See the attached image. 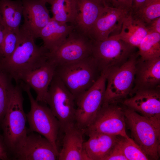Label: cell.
I'll list each match as a JSON object with an SVG mask.
<instances>
[{"instance_id":"6da1fadb","label":"cell","mask_w":160,"mask_h":160,"mask_svg":"<svg viewBox=\"0 0 160 160\" xmlns=\"http://www.w3.org/2000/svg\"><path fill=\"white\" fill-rule=\"evenodd\" d=\"M17 47L9 57L0 61V69L18 83L26 73L39 68L47 60L49 52L43 46L35 43L33 33L23 25L18 34Z\"/></svg>"},{"instance_id":"7a4b0ae2","label":"cell","mask_w":160,"mask_h":160,"mask_svg":"<svg viewBox=\"0 0 160 160\" xmlns=\"http://www.w3.org/2000/svg\"><path fill=\"white\" fill-rule=\"evenodd\" d=\"M101 72L91 55L77 61L57 65L55 73L76 100L94 84Z\"/></svg>"},{"instance_id":"3957f363","label":"cell","mask_w":160,"mask_h":160,"mask_svg":"<svg viewBox=\"0 0 160 160\" xmlns=\"http://www.w3.org/2000/svg\"><path fill=\"white\" fill-rule=\"evenodd\" d=\"M21 88L17 84L10 94L7 110L1 127L9 153H12L26 136V115L23 108Z\"/></svg>"},{"instance_id":"277c9868","label":"cell","mask_w":160,"mask_h":160,"mask_svg":"<svg viewBox=\"0 0 160 160\" xmlns=\"http://www.w3.org/2000/svg\"><path fill=\"white\" fill-rule=\"evenodd\" d=\"M124 110L126 123L131 131L133 140L150 160L158 159L160 127L131 108L126 107Z\"/></svg>"},{"instance_id":"5b68a950","label":"cell","mask_w":160,"mask_h":160,"mask_svg":"<svg viewBox=\"0 0 160 160\" xmlns=\"http://www.w3.org/2000/svg\"><path fill=\"white\" fill-rule=\"evenodd\" d=\"M139 56L138 52H135L123 64L110 70L103 104L122 101L131 94Z\"/></svg>"},{"instance_id":"8992f818","label":"cell","mask_w":160,"mask_h":160,"mask_svg":"<svg viewBox=\"0 0 160 160\" xmlns=\"http://www.w3.org/2000/svg\"><path fill=\"white\" fill-rule=\"evenodd\" d=\"M20 85L27 93L31 104L30 110L26 114L29 126L28 131L42 135L59 152L57 141L61 129L59 122L49 108L39 104L34 98L28 86L23 83Z\"/></svg>"},{"instance_id":"52a82bcc","label":"cell","mask_w":160,"mask_h":160,"mask_svg":"<svg viewBox=\"0 0 160 160\" xmlns=\"http://www.w3.org/2000/svg\"><path fill=\"white\" fill-rule=\"evenodd\" d=\"M111 69L103 71L94 84L76 100L75 124L84 131L92 124L102 106L107 77Z\"/></svg>"},{"instance_id":"ba28073f","label":"cell","mask_w":160,"mask_h":160,"mask_svg":"<svg viewBox=\"0 0 160 160\" xmlns=\"http://www.w3.org/2000/svg\"><path fill=\"white\" fill-rule=\"evenodd\" d=\"M63 131L75 124V98L55 73L46 99Z\"/></svg>"},{"instance_id":"9c48e42d","label":"cell","mask_w":160,"mask_h":160,"mask_svg":"<svg viewBox=\"0 0 160 160\" xmlns=\"http://www.w3.org/2000/svg\"><path fill=\"white\" fill-rule=\"evenodd\" d=\"M135 48L115 35L103 41H93L92 55L102 72L123 64L135 52Z\"/></svg>"},{"instance_id":"30bf717a","label":"cell","mask_w":160,"mask_h":160,"mask_svg":"<svg viewBox=\"0 0 160 160\" xmlns=\"http://www.w3.org/2000/svg\"><path fill=\"white\" fill-rule=\"evenodd\" d=\"M93 41L74 29L57 49L47 54V60L55 66L73 62L92 55Z\"/></svg>"},{"instance_id":"8fae6325","label":"cell","mask_w":160,"mask_h":160,"mask_svg":"<svg viewBox=\"0 0 160 160\" xmlns=\"http://www.w3.org/2000/svg\"><path fill=\"white\" fill-rule=\"evenodd\" d=\"M126 125L124 108L118 105L117 102L103 104L93 121L84 132L85 134L95 132L129 139Z\"/></svg>"},{"instance_id":"7c38bea8","label":"cell","mask_w":160,"mask_h":160,"mask_svg":"<svg viewBox=\"0 0 160 160\" xmlns=\"http://www.w3.org/2000/svg\"><path fill=\"white\" fill-rule=\"evenodd\" d=\"M12 153L17 160H55L58 159L59 152L45 137L28 131Z\"/></svg>"},{"instance_id":"4fadbf2b","label":"cell","mask_w":160,"mask_h":160,"mask_svg":"<svg viewBox=\"0 0 160 160\" xmlns=\"http://www.w3.org/2000/svg\"><path fill=\"white\" fill-rule=\"evenodd\" d=\"M159 87L138 90L129 98L122 101L126 107L131 108L160 127Z\"/></svg>"},{"instance_id":"5bb4252c","label":"cell","mask_w":160,"mask_h":160,"mask_svg":"<svg viewBox=\"0 0 160 160\" xmlns=\"http://www.w3.org/2000/svg\"><path fill=\"white\" fill-rule=\"evenodd\" d=\"M130 11L105 6L90 31L89 38L93 41H102L116 31L119 33L124 19Z\"/></svg>"},{"instance_id":"9a60e30c","label":"cell","mask_w":160,"mask_h":160,"mask_svg":"<svg viewBox=\"0 0 160 160\" xmlns=\"http://www.w3.org/2000/svg\"><path fill=\"white\" fill-rule=\"evenodd\" d=\"M55 65L47 60L39 68L26 73L20 82L35 91L37 102L46 103L49 87L55 75Z\"/></svg>"},{"instance_id":"2e32d148","label":"cell","mask_w":160,"mask_h":160,"mask_svg":"<svg viewBox=\"0 0 160 160\" xmlns=\"http://www.w3.org/2000/svg\"><path fill=\"white\" fill-rule=\"evenodd\" d=\"M23 6V25L31 32L36 38L41 30L50 20L46 3L41 0H21Z\"/></svg>"},{"instance_id":"e0dca14e","label":"cell","mask_w":160,"mask_h":160,"mask_svg":"<svg viewBox=\"0 0 160 160\" xmlns=\"http://www.w3.org/2000/svg\"><path fill=\"white\" fill-rule=\"evenodd\" d=\"M160 57L147 60L138 58L134 83L131 95L140 89L159 87Z\"/></svg>"},{"instance_id":"ac0fdd59","label":"cell","mask_w":160,"mask_h":160,"mask_svg":"<svg viewBox=\"0 0 160 160\" xmlns=\"http://www.w3.org/2000/svg\"><path fill=\"white\" fill-rule=\"evenodd\" d=\"M63 131L64 135L62 148L59 151L58 159L88 160L84 148V131L75 124Z\"/></svg>"},{"instance_id":"d6986e66","label":"cell","mask_w":160,"mask_h":160,"mask_svg":"<svg viewBox=\"0 0 160 160\" xmlns=\"http://www.w3.org/2000/svg\"><path fill=\"white\" fill-rule=\"evenodd\" d=\"M74 1L77 10L74 29L89 37L91 28L103 11L105 6L93 0Z\"/></svg>"},{"instance_id":"ffe728a7","label":"cell","mask_w":160,"mask_h":160,"mask_svg":"<svg viewBox=\"0 0 160 160\" xmlns=\"http://www.w3.org/2000/svg\"><path fill=\"white\" fill-rule=\"evenodd\" d=\"M85 134L89 138L84 148L88 160H103L121 136L91 132Z\"/></svg>"},{"instance_id":"44dd1931","label":"cell","mask_w":160,"mask_h":160,"mask_svg":"<svg viewBox=\"0 0 160 160\" xmlns=\"http://www.w3.org/2000/svg\"><path fill=\"white\" fill-rule=\"evenodd\" d=\"M74 28L73 25L60 23L51 18L50 20L41 30L39 37L42 39L43 46L49 52H52L65 41Z\"/></svg>"},{"instance_id":"7402d4cb","label":"cell","mask_w":160,"mask_h":160,"mask_svg":"<svg viewBox=\"0 0 160 160\" xmlns=\"http://www.w3.org/2000/svg\"><path fill=\"white\" fill-rule=\"evenodd\" d=\"M149 31L145 24L136 17L132 10L126 15L117 36L129 45L138 47Z\"/></svg>"},{"instance_id":"603a6c76","label":"cell","mask_w":160,"mask_h":160,"mask_svg":"<svg viewBox=\"0 0 160 160\" xmlns=\"http://www.w3.org/2000/svg\"><path fill=\"white\" fill-rule=\"evenodd\" d=\"M23 10L21 0H0V25L18 34Z\"/></svg>"},{"instance_id":"cb8c5ba5","label":"cell","mask_w":160,"mask_h":160,"mask_svg":"<svg viewBox=\"0 0 160 160\" xmlns=\"http://www.w3.org/2000/svg\"><path fill=\"white\" fill-rule=\"evenodd\" d=\"M51 5L53 14L52 19L60 23H69L73 25L77 16V10L73 0L67 2L65 0H54Z\"/></svg>"},{"instance_id":"d4e9b609","label":"cell","mask_w":160,"mask_h":160,"mask_svg":"<svg viewBox=\"0 0 160 160\" xmlns=\"http://www.w3.org/2000/svg\"><path fill=\"white\" fill-rule=\"evenodd\" d=\"M138 48L140 57L143 60L160 57V34L149 31Z\"/></svg>"},{"instance_id":"484cf974","label":"cell","mask_w":160,"mask_h":160,"mask_svg":"<svg viewBox=\"0 0 160 160\" xmlns=\"http://www.w3.org/2000/svg\"><path fill=\"white\" fill-rule=\"evenodd\" d=\"M132 12L146 25L160 17V0H148L135 11Z\"/></svg>"},{"instance_id":"4316f807","label":"cell","mask_w":160,"mask_h":160,"mask_svg":"<svg viewBox=\"0 0 160 160\" xmlns=\"http://www.w3.org/2000/svg\"><path fill=\"white\" fill-rule=\"evenodd\" d=\"M12 79L6 72L0 69V127L4 118L9 96L14 87Z\"/></svg>"},{"instance_id":"83f0119b","label":"cell","mask_w":160,"mask_h":160,"mask_svg":"<svg viewBox=\"0 0 160 160\" xmlns=\"http://www.w3.org/2000/svg\"><path fill=\"white\" fill-rule=\"evenodd\" d=\"M119 142L124 154L127 160H150L146 154L132 139L121 137Z\"/></svg>"},{"instance_id":"f1b7e54d","label":"cell","mask_w":160,"mask_h":160,"mask_svg":"<svg viewBox=\"0 0 160 160\" xmlns=\"http://www.w3.org/2000/svg\"><path fill=\"white\" fill-rule=\"evenodd\" d=\"M3 32L1 47L3 58L1 60L7 58L12 55L17 47L19 40L18 33L17 34L12 30L5 28H4Z\"/></svg>"},{"instance_id":"f546056e","label":"cell","mask_w":160,"mask_h":160,"mask_svg":"<svg viewBox=\"0 0 160 160\" xmlns=\"http://www.w3.org/2000/svg\"><path fill=\"white\" fill-rule=\"evenodd\" d=\"M119 140L103 160H127L124 154Z\"/></svg>"},{"instance_id":"4dcf8cb0","label":"cell","mask_w":160,"mask_h":160,"mask_svg":"<svg viewBox=\"0 0 160 160\" xmlns=\"http://www.w3.org/2000/svg\"><path fill=\"white\" fill-rule=\"evenodd\" d=\"M108 6L131 11L132 10L133 0H107Z\"/></svg>"},{"instance_id":"1f68e13d","label":"cell","mask_w":160,"mask_h":160,"mask_svg":"<svg viewBox=\"0 0 160 160\" xmlns=\"http://www.w3.org/2000/svg\"><path fill=\"white\" fill-rule=\"evenodd\" d=\"M9 152L5 143L2 135L0 134V159L9 160Z\"/></svg>"},{"instance_id":"d6a6232c","label":"cell","mask_w":160,"mask_h":160,"mask_svg":"<svg viewBox=\"0 0 160 160\" xmlns=\"http://www.w3.org/2000/svg\"><path fill=\"white\" fill-rule=\"evenodd\" d=\"M146 25L149 31L160 34V17L153 20Z\"/></svg>"},{"instance_id":"836d02e7","label":"cell","mask_w":160,"mask_h":160,"mask_svg":"<svg viewBox=\"0 0 160 160\" xmlns=\"http://www.w3.org/2000/svg\"><path fill=\"white\" fill-rule=\"evenodd\" d=\"M148 0H133L132 11H135Z\"/></svg>"},{"instance_id":"e575fe53","label":"cell","mask_w":160,"mask_h":160,"mask_svg":"<svg viewBox=\"0 0 160 160\" xmlns=\"http://www.w3.org/2000/svg\"><path fill=\"white\" fill-rule=\"evenodd\" d=\"M3 29L2 26H0V61L3 58L1 47L4 38Z\"/></svg>"},{"instance_id":"d590c367","label":"cell","mask_w":160,"mask_h":160,"mask_svg":"<svg viewBox=\"0 0 160 160\" xmlns=\"http://www.w3.org/2000/svg\"><path fill=\"white\" fill-rule=\"evenodd\" d=\"M98 4L104 6H108L107 0H93Z\"/></svg>"},{"instance_id":"8d00e7d4","label":"cell","mask_w":160,"mask_h":160,"mask_svg":"<svg viewBox=\"0 0 160 160\" xmlns=\"http://www.w3.org/2000/svg\"><path fill=\"white\" fill-rule=\"evenodd\" d=\"M45 2L46 3H48L51 5L53 2L54 0H41Z\"/></svg>"},{"instance_id":"74e56055","label":"cell","mask_w":160,"mask_h":160,"mask_svg":"<svg viewBox=\"0 0 160 160\" xmlns=\"http://www.w3.org/2000/svg\"><path fill=\"white\" fill-rule=\"evenodd\" d=\"M70 0H65V1H69Z\"/></svg>"},{"instance_id":"f35d334b","label":"cell","mask_w":160,"mask_h":160,"mask_svg":"<svg viewBox=\"0 0 160 160\" xmlns=\"http://www.w3.org/2000/svg\"><path fill=\"white\" fill-rule=\"evenodd\" d=\"M1 25H0V26H1Z\"/></svg>"}]
</instances>
